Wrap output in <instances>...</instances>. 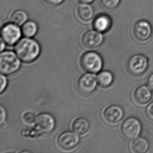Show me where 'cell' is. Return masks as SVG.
<instances>
[{
    "instance_id": "obj_20",
    "label": "cell",
    "mask_w": 153,
    "mask_h": 153,
    "mask_svg": "<svg viewBox=\"0 0 153 153\" xmlns=\"http://www.w3.org/2000/svg\"><path fill=\"white\" fill-rule=\"evenodd\" d=\"M27 14L23 10H17L13 13L11 16V21L13 23L18 26L23 25L27 21Z\"/></svg>"
},
{
    "instance_id": "obj_8",
    "label": "cell",
    "mask_w": 153,
    "mask_h": 153,
    "mask_svg": "<svg viewBox=\"0 0 153 153\" xmlns=\"http://www.w3.org/2000/svg\"><path fill=\"white\" fill-rule=\"evenodd\" d=\"M33 123L38 132L46 133L50 132L53 130L55 120L50 114L42 113L36 117Z\"/></svg>"
},
{
    "instance_id": "obj_7",
    "label": "cell",
    "mask_w": 153,
    "mask_h": 153,
    "mask_svg": "<svg viewBox=\"0 0 153 153\" xmlns=\"http://www.w3.org/2000/svg\"><path fill=\"white\" fill-rule=\"evenodd\" d=\"M2 39L8 45H13L19 41L22 35V30L14 23L4 25L1 29Z\"/></svg>"
},
{
    "instance_id": "obj_11",
    "label": "cell",
    "mask_w": 153,
    "mask_h": 153,
    "mask_svg": "<svg viewBox=\"0 0 153 153\" xmlns=\"http://www.w3.org/2000/svg\"><path fill=\"white\" fill-rule=\"evenodd\" d=\"M103 37L100 31L89 30L84 33L82 37V43L87 49L98 48L103 42Z\"/></svg>"
},
{
    "instance_id": "obj_10",
    "label": "cell",
    "mask_w": 153,
    "mask_h": 153,
    "mask_svg": "<svg viewBox=\"0 0 153 153\" xmlns=\"http://www.w3.org/2000/svg\"><path fill=\"white\" fill-rule=\"evenodd\" d=\"M79 139L76 133L74 132L66 131L60 134L57 139L59 146L64 150H71L78 145Z\"/></svg>"
},
{
    "instance_id": "obj_5",
    "label": "cell",
    "mask_w": 153,
    "mask_h": 153,
    "mask_svg": "<svg viewBox=\"0 0 153 153\" xmlns=\"http://www.w3.org/2000/svg\"><path fill=\"white\" fill-rule=\"evenodd\" d=\"M97 78L91 73H85L79 77L76 82V88L79 93L88 95L93 93L97 85Z\"/></svg>"
},
{
    "instance_id": "obj_26",
    "label": "cell",
    "mask_w": 153,
    "mask_h": 153,
    "mask_svg": "<svg viewBox=\"0 0 153 153\" xmlns=\"http://www.w3.org/2000/svg\"><path fill=\"white\" fill-rule=\"evenodd\" d=\"M147 84L148 87L153 91V73L149 75L147 77Z\"/></svg>"
},
{
    "instance_id": "obj_16",
    "label": "cell",
    "mask_w": 153,
    "mask_h": 153,
    "mask_svg": "<svg viewBox=\"0 0 153 153\" xmlns=\"http://www.w3.org/2000/svg\"><path fill=\"white\" fill-rule=\"evenodd\" d=\"M89 122L86 118H77L72 125L73 132L77 135H84L87 132L89 128Z\"/></svg>"
},
{
    "instance_id": "obj_12",
    "label": "cell",
    "mask_w": 153,
    "mask_h": 153,
    "mask_svg": "<svg viewBox=\"0 0 153 153\" xmlns=\"http://www.w3.org/2000/svg\"><path fill=\"white\" fill-rule=\"evenodd\" d=\"M124 116L122 108L117 105H110L105 108L103 113L105 122L111 125H116L121 121Z\"/></svg>"
},
{
    "instance_id": "obj_28",
    "label": "cell",
    "mask_w": 153,
    "mask_h": 153,
    "mask_svg": "<svg viewBox=\"0 0 153 153\" xmlns=\"http://www.w3.org/2000/svg\"><path fill=\"white\" fill-rule=\"evenodd\" d=\"M4 43L5 42H3V40L1 39V51H2L4 49V47H5V44Z\"/></svg>"
},
{
    "instance_id": "obj_17",
    "label": "cell",
    "mask_w": 153,
    "mask_h": 153,
    "mask_svg": "<svg viewBox=\"0 0 153 153\" xmlns=\"http://www.w3.org/2000/svg\"><path fill=\"white\" fill-rule=\"evenodd\" d=\"M131 151L134 153H145L149 149V143L146 139L137 137L131 144Z\"/></svg>"
},
{
    "instance_id": "obj_29",
    "label": "cell",
    "mask_w": 153,
    "mask_h": 153,
    "mask_svg": "<svg viewBox=\"0 0 153 153\" xmlns=\"http://www.w3.org/2000/svg\"><path fill=\"white\" fill-rule=\"evenodd\" d=\"M80 2L82 3H91L94 0H79Z\"/></svg>"
},
{
    "instance_id": "obj_22",
    "label": "cell",
    "mask_w": 153,
    "mask_h": 153,
    "mask_svg": "<svg viewBox=\"0 0 153 153\" xmlns=\"http://www.w3.org/2000/svg\"><path fill=\"white\" fill-rule=\"evenodd\" d=\"M145 116L149 121L153 123V102L147 105L145 111Z\"/></svg>"
},
{
    "instance_id": "obj_13",
    "label": "cell",
    "mask_w": 153,
    "mask_h": 153,
    "mask_svg": "<svg viewBox=\"0 0 153 153\" xmlns=\"http://www.w3.org/2000/svg\"><path fill=\"white\" fill-rule=\"evenodd\" d=\"M150 89L149 87L145 85L137 87L133 95L135 102L140 105H144L149 103L152 96Z\"/></svg>"
},
{
    "instance_id": "obj_19",
    "label": "cell",
    "mask_w": 153,
    "mask_h": 153,
    "mask_svg": "<svg viewBox=\"0 0 153 153\" xmlns=\"http://www.w3.org/2000/svg\"><path fill=\"white\" fill-rule=\"evenodd\" d=\"M98 83L102 87H109L114 81V76L109 71H102L98 75Z\"/></svg>"
},
{
    "instance_id": "obj_3",
    "label": "cell",
    "mask_w": 153,
    "mask_h": 153,
    "mask_svg": "<svg viewBox=\"0 0 153 153\" xmlns=\"http://www.w3.org/2000/svg\"><path fill=\"white\" fill-rule=\"evenodd\" d=\"M21 62L16 54L12 51L3 52L0 57V71L3 74H10L16 72Z\"/></svg>"
},
{
    "instance_id": "obj_1",
    "label": "cell",
    "mask_w": 153,
    "mask_h": 153,
    "mask_svg": "<svg viewBox=\"0 0 153 153\" xmlns=\"http://www.w3.org/2000/svg\"><path fill=\"white\" fill-rule=\"evenodd\" d=\"M17 56L23 62H31L39 56L40 48L39 44L30 38H24L20 40L15 47Z\"/></svg>"
},
{
    "instance_id": "obj_4",
    "label": "cell",
    "mask_w": 153,
    "mask_h": 153,
    "mask_svg": "<svg viewBox=\"0 0 153 153\" xmlns=\"http://www.w3.org/2000/svg\"><path fill=\"white\" fill-rule=\"evenodd\" d=\"M121 131L125 139L128 141H132L137 138L141 134L142 124L137 118L130 117L123 122Z\"/></svg>"
},
{
    "instance_id": "obj_2",
    "label": "cell",
    "mask_w": 153,
    "mask_h": 153,
    "mask_svg": "<svg viewBox=\"0 0 153 153\" xmlns=\"http://www.w3.org/2000/svg\"><path fill=\"white\" fill-rule=\"evenodd\" d=\"M83 70L88 72L96 73L102 70L103 65L102 58L95 52H87L83 54L80 59Z\"/></svg>"
},
{
    "instance_id": "obj_14",
    "label": "cell",
    "mask_w": 153,
    "mask_h": 153,
    "mask_svg": "<svg viewBox=\"0 0 153 153\" xmlns=\"http://www.w3.org/2000/svg\"><path fill=\"white\" fill-rule=\"evenodd\" d=\"M93 25L96 30L104 33L109 29L111 25V21L107 15H100L95 19Z\"/></svg>"
},
{
    "instance_id": "obj_18",
    "label": "cell",
    "mask_w": 153,
    "mask_h": 153,
    "mask_svg": "<svg viewBox=\"0 0 153 153\" xmlns=\"http://www.w3.org/2000/svg\"><path fill=\"white\" fill-rule=\"evenodd\" d=\"M21 30L22 34L26 37H33L37 33V25L33 21L26 22L22 25Z\"/></svg>"
},
{
    "instance_id": "obj_24",
    "label": "cell",
    "mask_w": 153,
    "mask_h": 153,
    "mask_svg": "<svg viewBox=\"0 0 153 153\" xmlns=\"http://www.w3.org/2000/svg\"><path fill=\"white\" fill-rule=\"evenodd\" d=\"M6 85H7V79L6 77L3 75H1V89H0L1 93H2V91H3L6 88Z\"/></svg>"
},
{
    "instance_id": "obj_27",
    "label": "cell",
    "mask_w": 153,
    "mask_h": 153,
    "mask_svg": "<svg viewBox=\"0 0 153 153\" xmlns=\"http://www.w3.org/2000/svg\"><path fill=\"white\" fill-rule=\"evenodd\" d=\"M6 117V112L3 107H1V124L3 123V122H4L5 119Z\"/></svg>"
},
{
    "instance_id": "obj_9",
    "label": "cell",
    "mask_w": 153,
    "mask_h": 153,
    "mask_svg": "<svg viewBox=\"0 0 153 153\" xmlns=\"http://www.w3.org/2000/svg\"><path fill=\"white\" fill-rule=\"evenodd\" d=\"M133 33L137 40L141 42H146L151 37V25L148 22L144 20L138 21L134 25Z\"/></svg>"
},
{
    "instance_id": "obj_6",
    "label": "cell",
    "mask_w": 153,
    "mask_h": 153,
    "mask_svg": "<svg viewBox=\"0 0 153 153\" xmlns=\"http://www.w3.org/2000/svg\"><path fill=\"white\" fill-rule=\"evenodd\" d=\"M148 60L145 56L142 54H135L129 58L126 68L128 72L134 76L143 74L147 70Z\"/></svg>"
},
{
    "instance_id": "obj_23",
    "label": "cell",
    "mask_w": 153,
    "mask_h": 153,
    "mask_svg": "<svg viewBox=\"0 0 153 153\" xmlns=\"http://www.w3.org/2000/svg\"><path fill=\"white\" fill-rule=\"evenodd\" d=\"M23 120L27 124H32L34 123L36 117L32 112H26L23 116Z\"/></svg>"
},
{
    "instance_id": "obj_21",
    "label": "cell",
    "mask_w": 153,
    "mask_h": 153,
    "mask_svg": "<svg viewBox=\"0 0 153 153\" xmlns=\"http://www.w3.org/2000/svg\"><path fill=\"white\" fill-rule=\"evenodd\" d=\"M121 0H100L102 5L109 10L116 8L120 3Z\"/></svg>"
},
{
    "instance_id": "obj_25",
    "label": "cell",
    "mask_w": 153,
    "mask_h": 153,
    "mask_svg": "<svg viewBox=\"0 0 153 153\" xmlns=\"http://www.w3.org/2000/svg\"><path fill=\"white\" fill-rule=\"evenodd\" d=\"M47 4L50 5L56 6L61 4L64 0H44Z\"/></svg>"
},
{
    "instance_id": "obj_15",
    "label": "cell",
    "mask_w": 153,
    "mask_h": 153,
    "mask_svg": "<svg viewBox=\"0 0 153 153\" xmlns=\"http://www.w3.org/2000/svg\"><path fill=\"white\" fill-rule=\"evenodd\" d=\"M76 12L77 16L83 22L91 21L93 17V9L88 3L79 4L77 7Z\"/></svg>"
}]
</instances>
